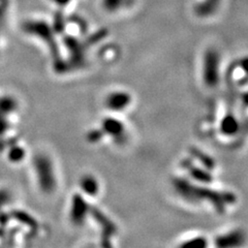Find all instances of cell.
I'll return each instance as SVG.
<instances>
[{
    "label": "cell",
    "mask_w": 248,
    "mask_h": 248,
    "mask_svg": "<svg viewBox=\"0 0 248 248\" xmlns=\"http://www.w3.org/2000/svg\"><path fill=\"white\" fill-rule=\"evenodd\" d=\"M173 186L176 192L183 200L189 203L209 202L216 212L219 214L226 212L228 206L234 205L237 202L235 193L230 191H217L204 187V186H197L186 180L185 178H175L173 179Z\"/></svg>",
    "instance_id": "6da1fadb"
},
{
    "label": "cell",
    "mask_w": 248,
    "mask_h": 248,
    "mask_svg": "<svg viewBox=\"0 0 248 248\" xmlns=\"http://www.w3.org/2000/svg\"><path fill=\"white\" fill-rule=\"evenodd\" d=\"M33 168L40 189L48 195L55 191L57 182L52 160L45 154H37L34 157Z\"/></svg>",
    "instance_id": "7a4b0ae2"
},
{
    "label": "cell",
    "mask_w": 248,
    "mask_h": 248,
    "mask_svg": "<svg viewBox=\"0 0 248 248\" xmlns=\"http://www.w3.org/2000/svg\"><path fill=\"white\" fill-rule=\"evenodd\" d=\"M220 57L216 50L209 49L206 51L203 61V79L206 86L214 88L219 83Z\"/></svg>",
    "instance_id": "3957f363"
},
{
    "label": "cell",
    "mask_w": 248,
    "mask_h": 248,
    "mask_svg": "<svg viewBox=\"0 0 248 248\" xmlns=\"http://www.w3.org/2000/svg\"><path fill=\"white\" fill-rule=\"evenodd\" d=\"M94 220L102 228V239L104 246H111V238L117 232V226L99 209L90 207V213Z\"/></svg>",
    "instance_id": "277c9868"
},
{
    "label": "cell",
    "mask_w": 248,
    "mask_h": 248,
    "mask_svg": "<svg viewBox=\"0 0 248 248\" xmlns=\"http://www.w3.org/2000/svg\"><path fill=\"white\" fill-rule=\"evenodd\" d=\"M89 204L81 195L76 193L73 196L71 210H69V218L76 227H81L86 221L90 213Z\"/></svg>",
    "instance_id": "5b68a950"
},
{
    "label": "cell",
    "mask_w": 248,
    "mask_h": 248,
    "mask_svg": "<svg viewBox=\"0 0 248 248\" xmlns=\"http://www.w3.org/2000/svg\"><path fill=\"white\" fill-rule=\"evenodd\" d=\"M102 130L105 135L110 136L115 143L123 144L126 141L125 126L117 118L107 117L102 122Z\"/></svg>",
    "instance_id": "8992f818"
},
{
    "label": "cell",
    "mask_w": 248,
    "mask_h": 248,
    "mask_svg": "<svg viewBox=\"0 0 248 248\" xmlns=\"http://www.w3.org/2000/svg\"><path fill=\"white\" fill-rule=\"evenodd\" d=\"M131 96L125 91H114L108 94L105 100L107 108L112 112H121L130 105Z\"/></svg>",
    "instance_id": "52a82bcc"
},
{
    "label": "cell",
    "mask_w": 248,
    "mask_h": 248,
    "mask_svg": "<svg viewBox=\"0 0 248 248\" xmlns=\"http://www.w3.org/2000/svg\"><path fill=\"white\" fill-rule=\"evenodd\" d=\"M246 241V235L242 230H234L228 234L220 235L215 239L217 247H239L242 246Z\"/></svg>",
    "instance_id": "ba28073f"
},
{
    "label": "cell",
    "mask_w": 248,
    "mask_h": 248,
    "mask_svg": "<svg viewBox=\"0 0 248 248\" xmlns=\"http://www.w3.org/2000/svg\"><path fill=\"white\" fill-rule=\"evenodd\" d=\"M182 168L187 172L193 180H196L201 183L209 184L213 181V177L209 172V170L197 167L193 162L189 159H184L181 162Z\"/></svg>",
    "instance_id": "9c48e42d"
},
{
    "label": "cell",
    "mask_w": 248,
    "mask_h": 248,
    "mask_svg": "<svg viewBox=\"0 0 248 248\" xmlns=\"http://www.w3.org/2000/svg\"><path fill=\"white\" fill-rule=\"evenodd\" d=\"M241 130V124L232 113H228L223 116L220 122V133L227 137H232Z\"/></svg>",
    "instance_id": "30bf717a"
},
{
    "label": "cell",
    "mask_w": 248,
    "mask_h": 248,
    "mask_svg": "<svg viewBox=\"0 0 248 248\" xmlns=\"http://www.w3.org/2000/svg\"><path fill=\"white\" fill-rule=\"evenodd\" d=\"M221 0H203V1L198 2L193 11L195 14L200 18H208L215 14L218 10Z\"/></svg>",
    "instance_id": "8fae6325"
},
{
    "label": "cell",
    "mask_w": 248,
    "mask_h": 248,
    "mask_svg": "<svg viewBox=\"0 0 248 248\" xmlns=\"http://www.w3.org/2000/svg\"><path fill=\"white\" fill-rule=\"evenodd\" d=\"M79 185L81 190L89 197H95L99 191V183L97 179L90 174L84 175L80 179Z\"/></svg>",
    "instance_id": "7c38bea8"
},
{
    "label": "cell",
    "mask_w": 248,
    "mask_h": 248,
    "mask_svg": "<svg viewBox=\"0 0 248 248\" xmlns=\"http://www.w3.org/2000/svg\"><path fill=\"white\" fill-rule=\"evenodd\" d=\"M189 153L192 155L193 158H196L205 169L209 170L215 169L216 167L215 160L211 156H209V155L204 151H202L199 148H196V147H191Z\"/></svg>",
    "instance_id": "4fadbf2b"
},
{
    "label": "cell",
    "mask_w": 248,
    "mask_h": 248,
    "mask_svg": "<svg viewBox=\"0 0 248 248\" xmlns=\"http://www.w3.org/2000/svg\"><path fill=\"white\" fill-rule=\"evenodd\" d=\"M25 157V151L23 148H21V147H13V148H11L9 154H7V158H9L12 162H14V164H16V162H21L23 159H24Z\"/></svg>",
    "instance_id": "5bb4252c"
},
{
    "label": "cell",
    "mask_w": 248,
    "mask_h": 248,
    "mask_svg": "<svg viewBox=\"0 0 248 248\" xmlns=\"http://www.w3.org/2000/svg\"><path fill=\"white\" fill-rule=\"evenodd\" d=\"M125 1L126 0H103V6L107 12L115 13L121 9Z\"/></svg>",
    "instance_id": "9a60e30c"
},
{
    "label": "cell",
    "mask_w": 248,
    "mask_h": 248,
    "mask_svg": "<svg viewBox=\"0 0 248 248\" xmlns=\"http://www.w3.org/2000/svg\"><path fill=\"white\" fill-rule=\"evenodd\" d=\"M182 247H193V248H203L207 246V240L204 237H196L191 240L181 244Z\"/></svg>",
    "instance_id": "2e32d148"
},
{
    "label": "cell",
    "mask_w": 248,
    "mask_h": 248,
    "mask_svg": "<svg viewBox=\"0 0 248 248\" xmlns=\"http://www.w3.org/2000/svg\"><path fill=\"white\" fill-rule=\"evenodd\" d=\"M104 136H105V134L102 129H92L88 133L87 139H88V141L91 143H97L103 139Z\"/></svg>",
    "instance_id": "e0dca14e"
},
{
    "label": "cell",
    "mask_w": 248,
    "mask_h": 248,
    "mask_svg": "<svg viewBox=\"0 0 248 248\" xmlns=\"http://www.w3.org/2000/svg\"><path fill=\"white\" fill-rule=\"evenodd\" d=\"M239 66L244 73V78L241 80V82H244L243 84H246L248 82V57H244L240 60Z\"/></svg>",
    "instance_id": "ac0fdd59"
},
{
    "label": "cell",
    "mask_w": 248,
    "mask_h": 248,
    "mask_svg": "<svg viewBox=\"0 0 248 248\" xmlns=\"http://www.w3.org/2000/svg\"><path fill=\"white\" fill-rule=\"evenodd\" d=\"M242 104L244 107L248 108V92L244 93V94L242 95Z\"/></svg>",
    "instance_id": "d6986e66"
},
{
    "label": "cell",
    "mask_w": 248,
    "mask_h": 248,
    "mask_svg": "<svg viewBox=\"0 0 248 248\" xmlns=\"http://www.w3.org/2000/svg\"><path fill=\"white\" fill-rule=\"evenodd\" d=\"M53 1H55L58 5L63 6V5H66L69 1H71V0H53Z\"/></svg>",
    "instance_id": "ffe728a7"
},
{
    "label": "cell",
    "mask_w": 248,
    "mask_h": 248,
    "mask_svg": "<svg viewBox=\"0 0 248 248\" xmlns=\"http://www.w3.org/2000/svg\"><path fill=\"white\" fill-rule=\"evenodd\" d=\"M241 129H243L244 130V133H248V119H247V121L243 124V125H241Z\"/></svg>",
    "instance_id": "44dd1931"
}]
</instances>
